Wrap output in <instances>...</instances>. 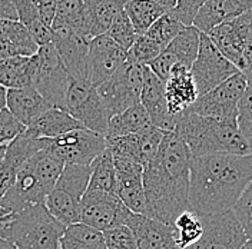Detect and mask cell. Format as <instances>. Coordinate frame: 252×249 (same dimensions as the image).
I'll return each instance as SVG.
<instances>
[{
  "mask_svg": "<svg viewBox=\"0 0 252 249\" xmlns=\"http://www.w3.org/2000/svg\"><path fill=\"white\" fill-rule=\"evenodd\" d=\"M190 157L184 140L175 132H163L157 155L143 166L148 218L172 226L178 215L188 209Z\"/></svg>",
  "mask_w": 252,
  "mask_h": 249,
  "instance_id": "cell-1",
  "label": "cell"
},
{
  "mask_svg": "<svg viewBox=\"0 0 252 249\" xmlns=\"http://www.w3.org/2000/svg\"><path fill=\"white\" fill-rule=\"evenodd\" d=\"M251 181L252 154L192 156L188 209L198 217L232 211Z\"/></svg>",
  "mask_w": 252,
  "mask_h": 249,
  "instance_id": "cell-2",
  "label": "cell"
},
{
  "mask_svg": "<svg viewBox=\"0 0 252 249\" xmlns=\"http://www.w3.org/2000/svg\"><path fill=\"white\" fill-rule=\"evenodd\" d=\"M173 132L184 140L192 156L252 154L236 124L201 116L190 110L179 115Z\"/></svg>",
  "mask_w": 252,
  "mask_h": 249,
  "instance_id": "cell-3",
  "label": "cell"
},
{
  "mask_svg": "<svg viewBox=\"0 0 252 249\" xmlns=\"http://www.w3.org/2000/svg\"><path fill=\"white\" fill-rule=\"evenodd\" d=\"M61 160L39 151L19 169L15 184L0 199V214L12 215L33 205H43L63 171Z\"/></svg>",
  "mask_w": 252,
  "mask_h": 249,
  "instance_id": "cell-4",
  "label": "cell"
},
{
  "mask_svg": "<svg viewBox=\"0 0 252 249\" xmlns=\"http://www.w3.org/2000/svg\"><path fill=\"white\" fill-rule=\"evenodd\" d=\"M0 239L15 249H61L64 226L43 205H33L17 214H0Z\"/></svg>",
  "mask_w": 252,
  "mask_h": 249,
  "instance_id": "cell-5",
  "label": "cell"
},
{
  "mask_svg": "<svg viewBox=\"0 0 252 249\" xmlns=\"http://www.w3.org/2000/svg\"><path fill=\"white\" fill-rule=\"evenodd\" d=\"M89 178L91 166L67 163L46 196L43 206L63 226L79 222V206L88 189Z\"/></svg>",
  "mask_w": 252,
  "mask_h": 249,
  "instance_id": "cell-6",
  "label": "cell"
},
{
  "mask_svg": "<svg viewBox=\"0 0 252 249\" xmlns=\"http://www.w3.org/2000/svg\"><path fill=\"white\" fill-rule=\"evenodd\" d=\"M69 76L52 43L40 46L31 56V86L52 108H63Z\"/></svg>",
  "mask_w": 252,
  "mask_h": 249,
  "instance_id": "cell-7",
  "label": "cell"
},
{
  "mask_svg": "<svg viewBox=\"0 0 252 249\" xmlns=\"http://www.w3.org/2000/svg\"><path fill=\"white\" fill-rule=\"evenodd\" d=\"M62 109L76 119L85 129L105 138L109 115L97 94V89L86 79L69 76Z\"/></svg>",
  "mask_w": 252,
  "mask_h": 249,
  "instance_id": "cell-8",
  "label": "cell"
},
{
  "mask_svg": "<svg viewBox=\"0 0 252 249\" xmlns=\"http://www.w3.org/2000/svg\"><path fill=\"white\" fill-rule=\"evenodd\" d=\"M145 67L146 66L143 64L125 61L106 82L96 88L109 119L127 108L141 103L139 99Z\"/></svg>",
  "mask_w": 252,
  "mask_h": 249,
  "instance_id": "cell-9",
  "label": "cell"
},
{
  "mask_svg": "<svg viewBox=\"0 0 252 249\" xmlns=\"http://www.w3.org/2000/svg\"><path fill=\"white\" fill-rule=\"evenodd\" d=\"M105 149L106 140L102 135L82 127L55 139H45L42 151L61 160L63 165L91 166Z\"/></svg>",
  "mask_w": 252,
  "mask_h": 249,
  "instance_id": "cell-10",
  "label": "cell"
},
{
  "mask_svg": "<svg viewBox=\"0 0 252 249\" xmlns=\"http://www.w3.org/2000/svg\"><path fill=\"white\" fill-rule=\"evenodd\" d=\"M247 89V80L241 72L226 79L212 91L199 94L196 102L189 108L192 113L220 119L228 124H236L238 103Z\"/></svg>",
  "mask_w": 252,
  "mask_h": 249,
  "instance_id": "cell-11",
  "label": "cell"
},
{
  "mask_svg": "<svg viewBox=\"0 0 252 249\" xmlns=\"http://www.w3.org/2000/svg\"><path fill=\"white\" fill-rule=\"evenodd\" d=\"M132 212L119 201L116 195L86 189L79 206V222L105 232L125 225Z\"/></svg>",
  "mask_w": 252,
  "mask_h": 249,
  "instance_id": "cell-12",
  "label": "cell"
},
{
  "mask_svg": "<svg viewBox=\"0 0 252 249\" xmlns=\"http://www.w3.org/2000/svg\"><path fill=\"white\" fill-rule=\"evenodd\" d=\"M238 72L239 70L220 53L212 40L201 33L198 55L190 66V75L196 85L198 93L204 94L212 91Z\"/></svg>",
  "mask_w": 252,
  "mask_h": 249,
  "instance_id": "cell-13",
  "label": "cell"
},
{
  "mask_svg": "<svg viewBox=\"0 0 252 249\" xmlns=\"http://www.w3.org/2000/svg\"><path fill=\"white\" fill-rule=\"evenodd\" d=\"M112 159L116 173L115 195L132 214L148 217L146 196L142 184L143 165L127 156L112 155Z\"/></svg>",
  "mask_w": 252,
  "mask_h": 249,
  "instance_id": "cell-14",
  "label": "cell"
},
{
  "mask_svg": "<svg viewBox=\"0 0 252 249\" xmlns=\"http://www.w3.org/2000/svg\"><path fill=\"white\" fill-rule=\"evenodd\" d=\"M125 61L126 52L109 36L100 34L92 37L85 61V79L97 88L106 82Z\"/></svg>",
  "mask_w": 252,
  "mask_h": 249,
  "instance_id": "cell-15",
  "label": "cell"
},
{
  "mask_svg": "<svg viewBox=\"0 0 252 249\" xmlns=\"http://www.w3.org/2000/svg\"><path fill=\"white\" fill-rule=\"evenodd\" d=\"M201 219L202 236L187 249H239L245 244L247 236L232 211L201 217Z\"/></svg>",
  "mask_w": 252,
  "mask_h": 249,
  "instance_id": "cell-16",
  "label": "cell"
},
{
  "mask_svg": "<svg viewBox=\"0 0 252 249\" xmlns=\"http://www.w3.org/2000/svg\"><path fill=\"white\" fill-rule=\"evenodd\" d=\"M199 40H201V31H196L193 26L185 28L148 64V67L162 82L166 80V78L169 76V72L176 64L190 69L198 55Z\"/></svg>",
  "mask_w": 252,
  "mask_h": 249,
  "instance_id": "cell-17",
  "label": "cell"
},
{
  "mask_svg": "<svg viewBox=\"0 0 252 249\" xmlns=\"http://www.w3.org/2000/svg\"><path fill=\"white\" fill-rule=\"evenodd\" d=\"M251 29L252 9L235 19L220 23L206 36L212 40V43L220 53L239 70L242 63V53Z\"/></svg>",
  "mask_w": 252,
  "mask_h": 249,
  "instance_id": "cell-18",
  "label": "cell"
},
{
  "mask_svg": "<svg viewBox=\"0 0 252 249\" xmlns=\"http://www.w3.org/2000/svg\"><path fill=\"white\" fill-rule=\"evenodd\" d=\"M139 102L155 127L162 132H173L179 116L173 118L169 113L165 100V83L148 66L143 73Z\"/></svg>",
  "mask_w": 252,
  "mask_h": 249,
  "instance_id": "cell-19",
  "label": "cell"
},
{
  "mask_svg": "<svg viewBox=\"0 0 252 249\" xmlns=\"http://www.w3.org/2000/svg\"><path fill=\"white\" fill-rule=\"evenodd\" d=\"M52 45L72 78L85 79V61L91 39L66 28L52 29Z\"/></svg>",
  "mask_w": 252,
  "mask_h": 249,
  "instance_id": "cell-20",
  "label": "cell"
},
{
  "mask_svg": "<svg viewBox=\"0 0 252 249\" xmlns=\"http://www.w3.org/2000/svg\"><path fill=\"white\" fill-rule=\"evenodd\" d=\"M125 225L135 236L138 249H181L175 242L172 226L158 219L130 214Z\"/></svg>",
  "mask_w": 252,
  "mask_h": 249,
  "instance_id": "cell-21",
  "label": "cell"
},
{
  "mask_svg": "<svg viewBox=\"0 0 252 249\" xmlns=\"http://www.w3.org/2000/svg\"><path fill=\"white\" fill-rule=\"evenodd\" d=\"M165 83V100L169 113L178 118L188 110L198 99V89L190 75V69L176 64L169 72Z\"/></svg>",
  "mask_w": 252,
  "mask_h": 249,
  "instance_id": "cell-22",
  "label": "cell"
},
{
  "mask_svg": "<svg viewBox=\"0 0 252 249\" xmlns=\"http://www.w3.org/2000/svg\"><path fill=\"white\" fill-rule=\"evenodd\" d=\"M252 9V0H206L198 10L192 26L208 34L220 23L235 19Z\"/></svg>",
  "mask_w": 252,
  "mask_h": 249,
  "instance_id": "cell-23",
  "label": "cell"
},
{
  "mask_svg": "<svg viewBox=\"0 0 252 249\" xmlns=\"http://www.w3.org/2000/svg\"><path fill=\"white\" fill-rule=\"evenodd\" d=\"M52 106L32 86L7 89L6 109L25 129Z\"/></svg>",
  "mask_w": 252,
  "mask_h": 249,
  "instance_id": "cell-24",
  "label": "cell"
},
{
  "mask_svg": "<svg viewBox=\"0 0 252 249\" xmlns=\"http://www.w3.org/2000/svg\"><path fill=\"white\" fill-rule=\"evenodd\" d=\"M39 46L28 29L17 20H0V61L9 58H31Z\"/></svg>",
  "mask_w": 252,
  "mask_h": 249,
  "instance_id": "cell-25",
  "label": "cell"
},
{
  "mask_svg": "<svg viewBox=\"0 0 252 249\" xmlns=\"http://www.w3.org/2000/svg\"><path fill=\"white\" fill-rule=\"evenodd\" d=\"M83 126L73 119L69 113L59 108H50L33 121L25 132L36 139H55Z\"/></svg>",
  "mask_w": 252,
  "mask_h": 249,
  "instance_id": "cell-26",
  "label": "cell"
},
{
  "mask_svg": "<svg viewBox=\"0 0 252 249\" xmlns=\"http://www.w3.org/2000/svg\"><path fill=\"white\" fill-rule=\"evenodd\" d=\"M86 12L91 39L105 34L115 17L124 10V3L118 0H82Z\"/></svg>",
  "mask_w": 252,
  "mask_h": 249,
  "instance_id": "cell-27",
  "label": "cell"
},
{
  "mask_svg": "<svg viewBox=\"0 0 252 249\" xmlns=\"http://www.w3.org/2000/svg\"><path fill=\"white\" fill-rule=\"evenodd\" d=\"M149 124H151L145 109L142 108L141 103L133 105V106H130L124 112L110 118L105 139L110 140L121 138V136H126V135H132V133H136L142 129H145Z\"/></svg>",
  "mask_w": 252,
  "mask_h": 249,
  "instance_id": "cell-28",
  "label": "cell"
},
{
  "mask_svg": "<svg viewBox=\"0 0 252 249\" xmlns=\"http://www.w3.org/2000/svg\"><path fill=\"white\" fill-rule=\"evenodd\" d=\"M58 28L72 29L91 39L86 12L82 0H56L55 17L50 25V29Z\"/></svg>",
  "mask_w": 252,
  "mask_h": 249,
  "instance_id": "cell-29",
  "label": "cell"
},
{
  "mask_svg": "<svg viewBox=\"0 0 252 249\" xmlns=\"http://www.w3.org/2000/svg\"><path fill=\"white\" fill-rule=\"evenodd\" d=\"M124 12L132 23L133 31L141 36L148 31L160 16L166 13L168 9L154 0H129L124 3Z\"/></svg>",
  "mask_w": 252,
  "mask_h": 249,
  "instance_id": "cell-30",
  "label": "cell"
},
{
  "mask_svg": "<svg viewBox=\"0 0 252 249\" xmlns=\"http://www.w3.org/2000/svg\"><path fill=\"white\" fill-rule=\"evenodd\" d=\"M61 249H106L103 234L82 222L64 226Z\"/></svg>",
  "mask_w": 252,
  "mask_h": 249,
  "instance_id": "cell-31",
  "label": "cell"
},
{
  "mask_svg": "<svg viewBox=\"0 0 252 249\" xmlns=\"http://www.w3.org/2000/svg\"><path fill=\"white\" fill-rule=\"evenodd\" d=\"M15 4L16 13H17V22H20L28 31L31 33L32 39L37 46H45L52 43V29L42 20L36 7L32 4L29 0H12Z\"/></svg>",
  "mask_w": 252,
  "mask_h": 249,
  "instance_id": "cell-32",
  "label": "cell"
},
{
  "mask_svg": "<svg viewBox=\"0 0 252 249\" xmlns=\"http://www.w3.org/2000/svg\"><path fill=\"white\" fill-rule=\"evenodd\" d=\"M0 86L20 89L31 86V58H9L0 61Z\"/></svg>",
  "mask_w": 252,
  "mask_h": 249,
  "instance_id": "cell-33",
  "label": "cell"
},
{
  "mask_svg": "<svg viewBox=\"0 0 252 249\" xmlns=\"http://www.w3.org/2000/svg\"><path fill=\"white\" fill-rule=\"evenodd\" d=\"M115 187H116V173L113 166V159L109 149L106 148L91 163V178H89L88 189L102 190L115 195Z\"/></svg>",
  "mask_w": 252,
  "mask_h": 249,
  "instance_id": "cell-34",
  "label": "cell"
},
{
  "mask_svg": "<svg viewBox=\"0 0 252 249\" xmlns=\"http://www.w3.org/2000/svg\"><path fill=\"white\" fill-rule=\"evenodd\" d=\"M175 242L181 249H187L199 241L204 232L202 219L192 211H184L172 223Z\"/></svg>",
  "mask_w": 252,
  "mask_h": 249,
  "instance_id": "cell-35",
  "label": "cell"
},
{
  "mask_svg": "<svg viewBox=\"0 0 252 249\" xmlns=\"http://www.w3.org/2000/svg\"><path fill=\"white\" fill-rule=\"evenodd\" d=\"M187 26H184L175 16L172 15L171 10H168L166 13L160 16L157 22L148 29L145 33L149 39H152L159 47L163 50L168 46L173 39L184 31Z\"/></svg>",
  "mask_w": 252,
  "mask_h": 249,
  "instance_id": "cell-36",
  "label": "cell"
},
{
  "mask_svg": "<svg viewBox=\"0 0 252 249\" xmlns=\"http://www.w3.org/2000/svg\"><path fill=\"white\" fill-rule=\"evenodd\" d=\"M160 52L162 49L159 47V45H157L152 39H149L146 34H141L136 36L132 46L127 49L126 61L148 66Z\"/></svg>",
  "mask_w": 252,
  "mask_h": 249,
  "instance_id": "cell-37",
  "label": "cell"
},
{
  "mask_svg": "<svg viewBox=\"0 0 252 249\" xmlns=\"http://www.w3.org/2000/svg\"><path fill=\"white\" fill-rule=\"evenodd\" d=\"M136 136H138V146H139V157H141L142 165L145 166L157 155L159 145L163 138V132L159 130L154 124H149L145 129L136 132Z\"/></svg>",
  "mask_w": 252,
  "mask_h": 249,
  "instance_id": "cell-38",
  "label": "cell"
},
{
  "mask_svg": "<svg viewBox=\"0 0 252 249\" xmlns=\"http://www.w3.org/2000/svg\"><path fill=\"white\" fill-rule=\"evenodd\" d=\"M106 36H109L110 39L122 47L125 52H127V49L132 46V43L136 39V31H133L132 23L129 22L127 16L125 15V12L122 10L119 15L115 17V20L112 22L110 28L108 31L105 33Z\"/></svg>",
  "mask_w": 252,
  "mask_h": 249,
  "instance_id": "cell-39",
  "label": "cell"
},
{
  "mask_svg": "<svg viewBox=\"0 0 252 249\" xmlns=\"http://www.w3.org/2000/svg\"><path fill=\"white\" fill-rule=\"evenodd\" d=\"M236 127L252 151V88L248 86L238 103Z\"/></svg>",
  "mask_w": 252,
  "mask_h": 249,
  "instance_id": "cell-40",
  "label": "cell"
},
{
  "mask_svg": "<svg viewBox=\"0 0 252 249\" xmlns=\"http://www.w3.org/2000/svg\"><path fill=\"white\" fill-rule=\"evenodd\" d=\"M247 239L252 241V181L232 208Z\"/></svg>",
  "mask_w": 252,
  "mask_h": 249,
  "instance_id": "cell-41",
  "label": "cell"
},
{
  "mask_svg": "<svg viewBox=\"0 0 252 249\" xmlns=\"http://www.w3.org/2000/svg\"><path fill=\"white\" fill-rule=\"evenodd\" d=\"M102 234L106 249H138L135 236L126 225L112 228Z\"/></svg>",
  "mask_w": 252,
  "mask_h": 249,
  "instance_id": "cell-42",
  "label": "cell"
},
{
  "mask_svg": "<svg viewBox=\"0 0 252 249\" xmlns=\"http://www.w3.org/2000/svg\"><path fill=\"white\" fill-rule=\"evenodd\" d=\"M206 0H176L173 9H171L172 15L184 25V26H192V22L198 10L204 6Z\"/></svg>",
  "mask_w": 252,
  "mask_h": 249,
  "instance_id": "cell-43",
  "label": "cell"
},
{
  "mask_svg": "<svg viewBox=\"0 0 252 249\" xmlns=\"http://www.w3.org/2000/svg\"><path fill=\"white\" fill-rule=\"evenodd\" d=\"M25 127L16 121L7 109L0 112V146H7Z\"/></svg>",
  "mask_w": 252,
  "mask_h": 249,
  "instance_id": "cell-44",
  "label": "cell"
},
{
  "mask_svg": "<svg viewBox=\"0 0 252 249\" xmlns=\"http://www.w3.org/2000/svg\"><path fill=\"white\" fill-rule=\"evenodd\" d=\"M32 4L36 7L39 16L47 26L52 25L55 17V9H56V0H29Z\"/></svg>",
  "mask_w": 252,
  "mask_h": 249,
  "instance_id": "cell-45",
  "label": "cell"
},
{
  "mask_svg": "<svg viewBox=\"0 0 252 249\" xmlns=\"http://www.w3.org/2000/svg\"><path fill=\"white\" fill-rule=\"evenodd\" d=\"M0 20H17V13L12 0H0Z\"/></svg>",
  "mask_w": 252,
  "mask_h": 249,
  "instance_id": "cell-46",
  "label": "cell"
},
{
  "mask_svg": "<svg viewBox=\"0 0 252 249\" xmlns=\"http://www.w3.org/2000/svg\"><path fill=\"white\" fill-rule=\"evenodd\" d=\"M6 93H7V89L0 86V112L6 109Z\"/></svg>",
  "mask_w": 252,
  "mask_h": 249,
  "instance_id": "cell-47",
  "label": "cell"
},
{
  "mask_svg": "<svg viewBox=\"0 0 252 249\" xmlns=\"http://www.w3.org/2000/svg\"><path fill=\"white\" fill-rule=\"evenodd\" d=\"M154 1L159 3L160 6H163V7L168 9V10L173 9V6H175V3H176V0H154Z\"/></svg>",
  "mask_w": 252,
  "mask_h": 249,
  "instance_id": "cell-48",
  "label": "cell"
},
{
  "mask_svg": "<svg viewBox=\"0 0 252 249\" xmlns=\"http://www.w3.org/2000/svg\"><path fill=\"white\" fill-rule=\"evenodd\" d=\"M0 249H15L10 244H7L6 241H3V239H0Z\"/></svg>",
  "mask_w": 252,
  "mask_h": 249,
  "instance_id": "cell-49",
  "label": "cell"
},
{
  "mask_svg": "<svg viewBox=\"0 0 252 249\" xmlns=\"http://www.w3.org/2000/svg\"><path fill=\"white\" fill-rule=\"evenodd\" d=\"M239 249H252V241H251V239H247V241H245V244H244V245H242V247H241Z\"/></svg>",
  "mask_w": 252,
  "mask_h": 249,
  "instance_id": "cell-50",
  "label": "cell"
},
{
  "mask_svg": "<svg viewBox=\"0 0 252 249\" xmlns=\"http://www.w3.org/2000/svg\"><path fill=\"white\" fill-rule=\"evenodd\" d=\"M4 151H6V146H0V163L3 160V156H4Z\"/></svg>",
  "mask_w": 252,
  "mask_h": 249,
  "instance_id": "cell-51",
  "label": "cell"
},
{
  "mask_svg": "<svg viewBox=\"0 0 252 249\" xmlns=\"http://www.w3.org/2000/svg\"><path fill=\"white\" fill-rule=\"evenodd\" d=\"M118 1H121V3H126V1H129V0H118Z\"/></svg>",
  "mask_w": 252,
  "mask_h": 249,
  "instance_id": "cell-52",
  "label": "cell"
},
{
  "mask_svg": "<svg viewBox=\"0 0 252 249\" xmlns=\"http://www.w3.org/2000/svg\"><path fill=\"white\" fill-rule=\"evenodd\" d=\"M0 228H1V222H0Z\"/></svg>",
  "mask_w": 252,
  "mask_h": 249,
  "instance_id": "cell-53",
  "label": "cell"
}]
</instances>
